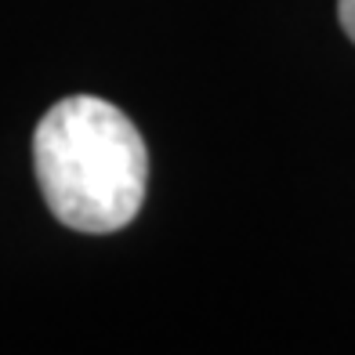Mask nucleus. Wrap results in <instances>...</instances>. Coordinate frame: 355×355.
<instances>
[{
  "label": "nucleus",
  "instance_id": "nucleus-1",
  "mask_svg": "<svg viewBox=\"0 0 355 355\" xmlns=\"http://www.w3.org/2000/svg\"><path fill=\"white\" fill-rule=\"evenodd\" d=\"M33 167L51 214L76 232H120L145 203V138L123 109L94 94H73L44 112Z\"/></svg>",
  "mask_w": 355,
  "mask_h": 355
},
{
  "label": "nucleus",
  "instance_id": "nucleus-2",
  "mask_svg": "<svg viewBox=\"0 0 355 355\" xmlns=\"http://www.w3.org/2000/svg\"><path fill=\"white\" fill-rule=\"evenodd\" d=\"M337 19H341L348 40L355 44V0H337Z\"/></svg>",
  "mask_w": 355,
  "mask_h": 355
}]
</instances>
